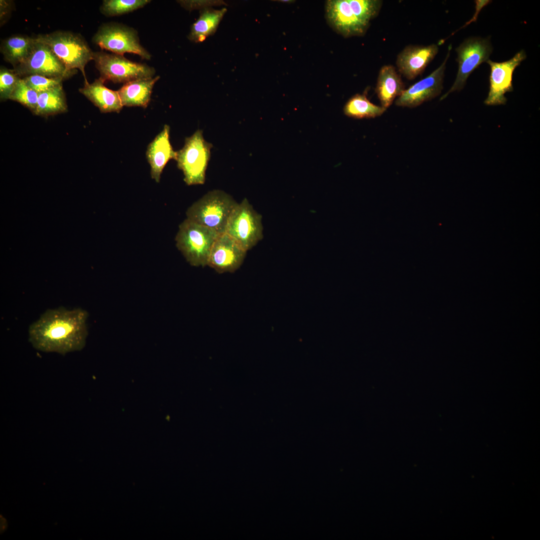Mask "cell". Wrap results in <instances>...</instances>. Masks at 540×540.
Instances as JSON below:
<instances>
[{
	"instance_id": "25",
	"label": "cell",
	"mask_w": 540,
	"mask_h": 540,
	"mask_svg": "<svg viewBox=\"0 0 540 540\" xmlns=\"http://www.w3.org/2000/svg\"><path fill=\"white\" fill-rule=\"evenodd\" d=\"M350 6L357 18L370 24L371 20L379 14L382 1L380 0H348Z\"/></svg>"
},
{
	"instance_id": "29",
	"label": "cell",
	"mask_w": 540,
	"mask_h": 540,
	"mask_svg": "<svg viewBox=\"0 0 540 540\" xmlns=\"http://www.w3.org/2000/svg\"><path fill=\"white\" fill-rule=\"evenodd\" d=\"M178 2L187 10H192L214 4H224L220 1L211 0H180Z\"/></svg>"
},
{
	"instance_id": "20",
	"label": "cell",
	"mask_w": 540,
	"mask_h": 540,
	"mask_svg": "<svg viewBox=\"0 0 540 540\" xmlns=\"http://www.w3.org/2000/svg\"><path fill=\"white\" fill-rule=\"evenodd\" d=\"M226 11V8L202 10L199 18L192 26L188 38L192 42H200L214 34Z\"/></svg>"
},
{
	"instance_id": "1",
	"label": "cell",
	"mask_w": 540,
	"mask_h": 540,
	"mask_svg": "<svg viewBox=\"0 0 540 540\" xmlns=\"http://www.w3.org/2000/svg\"><path fill=\"white\" fill-rule=\"evenodd\" d=\"M88 312L81 308L48 309L28 328L30 342L36 350L64 354L82 349L88 335Z\"/></svg>"
},
{
	"instance_id": "28",
	"label": "cell",
	"mask_w": 540,
	"mask_h": 540,
	"mask_svg": "<svg viewBox=\"0 0 540 540\" xmlns=\"http://www.w3.org/2000/svg\"><path fill=\"white\" fill-rule=\"evenodd\" d=\"M22 78L30 88L38 93L62 86V80L50 78L40 75H30Z\"/></svg>"
},
{
	"instance_id": "8",
	"label": "cell",
	"mask_w": 540,
	"mask_h": 540,
	"mask_svg": "<svg viewBox=\"0 0 540 540\" xmlns=\"http://www.w3.org/2000/svg\"><path fill=\"white\" fill-rule=\"evenodd\" d=\"M93 42L102 50L124 56L132 53L149 60L151 54L140 44L138 33L134 28L116 23L100 26L93 38Z\"/></svg>"
},
{
	"instance_id": "15",
	"label": "cell",
	"mask_w": 540,
	"mask_h": 540,
	"mask_svg": "<svg viewBox=\"0 0 540 540\" xmlns=\"http://www.w3.org/2000/svg\"><path fill=\"white\" fill-rule=\"evenodd\" d=\"M438 52L436 44L409 45L398 55L396 64L399 72L409 80L422 74Z\"/></svg>"
},
{
	"instance_id": "30",
	"label": "cell",
	"mask_w": 540,
	"mask_h": 540,
	"mask_svg": "<svg viewBox=\"0 0 540 540\" xmlns=\"http://www.w3.org/2000/svg\"><path fill=\"white\" fill-rule=\"evenodd\" d=\"M280 2H292V0H280Z\"/></svg>"
},
{
	"instance_id": "10",
	"label": "cell",
	"mask_w": 540,
	"mask_h": 540,
	"mask_svg": "<svg viewBox=\"0 0 540 540\" xmlns=\"http://www.w3.org/2000/svg\"><path fill=\"white\" fill-rule=\"evenodd\" d=\"M458 70L456 80L450 89L440 100L449 94L462 90L469 76L479 66L489 60L492 47L489 38H471L466 40L456 49Z\"/></svg>"
},
{
	"instance_id": "21",
	"label": "cell",
	"mask_w": 540,
	"mask_h": 540,
	"mask_svg": "<svg viewBox=\"0 0 540 540\" xmlns=\"http://www.w3.org/2000/svg\"><path fill=\"white\" fill-rule=\"evenodd\" d=\"M36 38L16 34L4 39L0 46V52L6 61L14 68L22 63L30 54Z\"/></svg>"
},
{
	"instance_id": "14",
	"label": "cell",
	"mask_w": 540,
	"mask_h": 540,
	"mask_svg": "<svg viewBox=\"0 0 540 540\" xmlns=\"http://www.w3.org/2000/svg\"><path fill=\"white\" fill-rule=\"evenodd\" d=\"M328 22L338 34L346 38L362 36L369 24L360 20L352 12L348 0H328L326 4Z\"/></svg>"
},
{
	"instance_id": "24",
	"label": "cell",
	"mask_w": 540,
	"mask_h": 540,
	"mask_svg": "<svg viewBox=\"0 0 540 540\" xmlns=\"http://www.w3.org/2000/svg\"><path fill=\"white\" fill-rule=\"evenodd\" d=\"M149 0H104L100 10L107 16H116L133 12L150 2Z\"/></svg>"
},
{
	"instance_id": "2",
	"label": "cell",
	"mask_w": 540,
	"mask_h": 540,
	"mask_svg": "<svg viewBox=\"0 0 540 540\" xmlns=\"http://www.w3.org/2000/svg\"><path fill=\"white\" fill-rule=\"evenodd\" d=\"M238 202L224 191H210L190 206L186 218L216 231L225 232L228 218Z\"/></svg>"
},
{
	"instance_id": "18",
	"label": "cell",
	"mask_w": 540,
	"mask_h": 540,
	"mask_svg": "<svg viewBox=\"0 0 540 540\" xmlns=\"http://www.w3.org/2000/svg\"><path fill=\"white\" fill-rule=\"evenodd\" d=\"M404 84L394 66L388 64L380 69L375 89L381 106L387 109L405 90Z\"/></svg>"
},
{
	"instance_id": "16",
	"label": "cell",
	"mask_w": 540,
	"mask_h": 540,
	"mask_svg": "<svg viewBox=\"0 0 540 540\" xmlns=\"http://www.w3.org/2000/svg\"><path fill=\"white\" fill-rule=\"evenodd\" d=\"M170 126L165 124L147 148L146 157L150 166V176L156 182H160L168 162L176 159V152L174 150L170 141Z\"/></svg>"
},
{
	"instance_id": "6",
	"label": "cell",
	"mask_w": 540,
	"mask_h": 540,
	"mask_svg": "<svg viewBox=\"0 0 540 540\" xmlns=\"http://www.w3.org/2000/svg\"><path fill=\"white\" fill-rule=\"evenodd\" d=\"M93 60L100 78L114 83L124 84L138 79L153 78L156 73L152 66L130 60L124 56L114 53L94 52Z\"/></svg>"
},
{
	"instance_id": "11",
	"label": "cell",
	"mask_w": 540,
	"mask_h": 540,
	"mask_svg": "<svg viewBox=\"0 0 540 540\" xmlns=\"http://www.w3.org/2000/svg\"><path fill=\"white\" fill-rule=\"evenodd\" d=\"M526 58L524 50H521L510 60L500 62L488 60L486 62L490 68V89L484 103L488 106L505 104L507 100L504 94L513 90L512 74L514 70Z\"/></svg>"
},
{
	"instance_id": "7",
	"label": "cell",
	"mask_w": 540,
	"mask_h": 540,
	"mask_svg": "<svg viewBox=\"0 0 540 540\" xmlns=\"http://www.w3.org/2000/svg\"><path fill=\"white\" fill-rule=\"evenodd\" d=\"M262 216L244 198L232 212L225 232L248 252L262 238Z\"/></svg>"
},
{
	"instance_id": "27",
	"label": "cell",
	"mask_w": 540,
	"mask_h": 540,
	"mask_svg": "<svg viewBox=\"0 0 540 540\" xmlns=\"http://www.w3.org/2000/svg\"><path fill=\"white\" fill-rule=\"evenodd\" d=\"M21 78L14 70L1 67L0 70V98L6 100L10 97Z\"/></svg>"
},
{
	"instance_id": "19",
	"label": "cell",
	"mask_w": 540,
	"mask_h": 540,
	"mask_svg": "<svg viewBox=\"0 0 540 540\" xmlns=\"http://www.w3.org/2000/svg\"><path fill=\"white\" fill-rule=\"evenodd\" d=\"M160 78L158 76L124 84L118 90L122 106L146 108L150 102L153 87Z\"/></svg>"
},
{
	"instance_id": "23",
	"label": "cell",
	"mask_w": 540,
	"mask_h": 540,
	"mask_svg": "<svg viewBox=\"0 0 540 540\" xmlns=\"http://www.w3.org/2000/svg\"><path fill=\"white\" fill-rule=\"evenodd\" d=\"M386 109L371 102L366 94H357L347 102L344 108V114L350 118L362 119L380 116Z\"/></svg>"
},
{
	"instance_id": "17",
	"label": "cell",
	"mask_w": 540,
	"mask_h": 540,
	"mask_svg": "<svg viewBox=\"0 0 540 540\" xmlns=\"http://www.w3.org/2000/svg\"><path fill=\"white\" fill-rule=\"evenodd\" d=\"M105 82L100 77L92 84L84 82V86L80 88L79 91L102 112H119L123 106L118 92L107 88L104 85Z\"/></svg>"
},
{
	"instance_id": "3",
	"label": "cell",
	"mask_w": 540,
	"mask_h": 540,
	"mask_svg": "<svg viewBox=\"0 0 540 540\" xmlns=\"http://www.w3.org/2000/svg\"><path fill=\"white\" fill-rule=\"evenodd\" d=\"M36 38L47 45L68 70L78 69L84 77V82H88L84 68L87 64L93 60L94 52L80 34L59 30L39 34Z\"/></svg>"
},
{
	"instance_id": "4",
	"label": "cell",
	"mask_w": 540,
	"mask_h": 540,
	"mask_svg": "<svg viewBox=\"0 0 540 540\" xmlns=\"http://www.w3.org/2000/svg\"><path fill=\"white\" fill-rule=\"evenodd\" d=\"M218 235L216 231L186 218L179 226L176 246L190 265L204 267L208 266L212 247Z\"/></svg>"
},
{
	"instance_id": "13",
	"label": "cell",
	"mask_w": 540,
	"mask_h": 540,
	"mask_svg": "<svg viewBox=\"0 0 540 540\" xmlns=\"http://www.w3.org/2000/svg\"><path fill=\"white\" fill-rule=\"evenodd\" d=\"M246 252L226 233L219 234L212 247L208 266L219 274L234 272L242 264Z\"/></svg>"
},
{
	"instance_id": "12",
	"label": "cell",
	"mask_w": 540,
	"mask_h": 540,
	"mask_svg": "<svg viewBox=\"0 0 540 540\" xmlns=\"http://www.w3.org/2000/svg\"><path fill=\"white\" fill-rule=\"evenodd\" d=\"M451 50L452 46L450 44L444 62L436 69L427 76L404 90L396 100V106L415 108L440 94L443 88L444 71Z\"/></svg>"
},
{
	"instance_id": "26",
	"label": "cell",
	"mask_w": 540,
	"mask_h": 540,
	"mask_svg": "<svg viewBox=\"0 0 540 540\" xmlns=\"http://www.w3.org/2000/svg\"><path fill=\"white\" fill-rule=\"evenodd\" d=\"M38 96V93L30 88L21 78L9 99L20 103L34 114L37 107Z\"/></svg>"
},
{
	"instance_id": "9",
	"label": "cell",
	"mask_w": 540,
	"mask_h": 540,
	"mask_svg": "<svg viewBox=\"0 0 540 540\" xmlns=\"http://www.w3.org/2000/svg\"><path fill=\"white\" fill-rule=\"evenodd\" d=\"M32 48L27 58L14 68V70L21 78L38 74L62 80L70 78L75 70H70L44 43L36 38Z\"/></svg>"
},
{
	"instance_id": "22",
	"label": "cell",
	"mask_w": 540,
	"mask_h": 540,
	"mask_svg": "<svg viewBox=\"0 0 540 540\" xmlns=\"http://www.w3.org/2000/svg\"><path fill=\"white\" fill-rule=\"evenodd\" d=\"M66 110L62 86L38 93L34 114L46 116L64 112Z\"/></svg>"
},
{
	"instance_id": "5",
	"label": "cell",
	"mask_w": 540,
	"mask_h": 540,
	"mask_svg": "<svg viewBox=\"0 0 540 540\" xmlns=\"http://www.w3.org/2000/svg\"><path fill=\"white\" fill-rule=\"evenodd\" d=\"M212 144L204 138L202 130H197L185 139L184 147L176 152V160L188 186L203 184L210 156Z\"/></svg>"
}]
</instances>
